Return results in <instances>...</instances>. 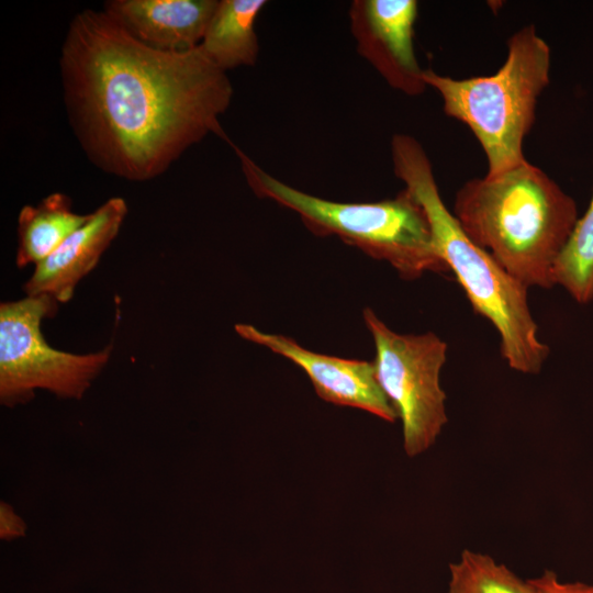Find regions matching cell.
I'll return each mask as SVG.
<instances>
[{
  "label": "cell",
  "mask_w": 593,
  "mask_h": 593,
  "mask_svg": "<svg viewBox=\"0 0 593 593\" xmlns=\"http://www.w3.org/2000/svg\"><path fill=\"white\" fill-rule=\"evenodd\" d=\"M415 0H355L349 8L356 48L393 89L419 96L427 88L414 51Z\"/></svg>",
  "instance_id": "cell-8"
},
{
  "label": "cell",
  "mask_w": 593,
  "mask_h": 593,
  "mask_svg": "<svg viewBox=\"0 0 593 593\" xmlns=\"http://www.w3.org/2000/svg\"><path fill=\"white\" fill-rule=\"evenodd\" d=\"M59 303L52 296L25 295L0 304V400L14 406L33 399L35 389L80 399L111 358L112 345L89 354L63 351L47 344L44 318Z\"/></svg>",
  "instance_id": "cell-6"
},
{
  "label": "cell",
  "mask_w": 593,
  "mask_h": 593,
  "mask_svg": "<svg viewBox=\"0 0 593 593\" xmlns=\"http://www.w3.org/2000/svg\"><path fill=\"white\" fill-rule=\"evenodd\" d=\"M265 0H220L209 22L200 47L223 71L254 66L259 43L255 23Z\"/></svg>",
  "instance_id": "cell-12"
},
{
  "label": "cell",
  "mask_w": 593,
  "mask_h": 593,
  "mask_svg": "<svg viewBox=\"0 0 593 593\" xmlns=\"http://www.w3.org/2000/svg\"><path fill=\"white\" fill-rule=\"evenodd\" d=\"M219 0H111L104 12L141 43L163 52L197 48Z\"/></svg>",
  "instance_id": "cell-11"
},
{
  "label": "cell",
  "mask_w": 593,
  "mask_h": 593,
  "mask_svg": "<svg viewBox=\"0 0 593 593\" xmlns=\"http://www.w3.org/2000/svg\"><path fill=\"white\" fill-rule=\"evenodd\" d=\"M538 593H593V585L581 582L561 583L556 573L546 570L539 578L530 579Z\"/></svg>",
  "instance_id": "cell-16"
},
{
  "label": "cell",
  "mask_w": 593,
  "mask_h": 593,
  "mask_svg": "<svg viewBox=\"0 0 593 593\" xmlns=\"http://www.w3.org/2000/svg\"><path fill=\"white\" fill-rule=\"evenodd\" d=\"M452 214L465 233L525 287L549 289L577 221L573 199L527 160L466 181Z\"/></svg>",
  "instance_id": "cell-2"
},
{
  "label": "cell",
  "mask_w": 593,
  "mask_h": 593,
  "mask_svg": "<svg viewBox=\"0 0 593 593\" xmlns=\"http://www.w3.org/2000/svg\"><path fill=\"white\" fill-rule=\"evenodd\" d=\"M23 523L13 514L7 504L1 506V535L2 538L20 536L23 532Z\"/></svg>",
  "instance_id": "cell-17"
},
{
  "label": "cell",
  "mask_w": 593,
  "mask_h": 593,
  "mask_svg": "<svg viewBox=\"0 0 593 593\" xmlns=\"http://www.w3.org/2000/svg\"><path fill=\"white\" fill-rule=\"evenodd\" d=\"M551 53L533 24L507 40L503 65L491 76L455 79L424 69L427 87L436 90L446 115L466 124L482 147L488 176L527 160L524 139L536 119L538 98L549 83Z\"/></svg>",
  "instance_id": "cell-4"
},
{
  "label": "cell",
  "mask_w": 593,
  "mask_h": 593,
  "mask_svg": "<svg viewBox=\"0 0 593 593\" xmlns=\"http://www.w3.org/2000/svg\"><path fill=\"white\" fill-rule=\"evenodd\" d=\"M235 332L295 363L322 400L367 411L387 422L396 421L398 414L377 380L373 362L314 353L288 336L266 333L250 324H236Z\"/></svg>",
  "instance_id": "cell-9"
},
{
  "label": "cell",
  "mask_w": 593,
  "mask_h": 593,
  "mask_svg": "<svg viewBox=\"0 0 593 593\" xmlns=\"http://www.w3.org/2000/svg\"><path fill=\"white\" fill-rule=\"evenodd\" d=\"M89 216L74 212L70 198L60 192L45 197L36 205H24L18 216L16 266H35L45 259Z\"/></svg>",
  "instance_id": "cell-13"
},
{
  "label": "cell",
  "mask_w": 593,
  "mask_h": 593,
  "mask_svg": "<svg viewBox=\"0 0 593 593\" xmlns=\"http://www.w3.org/2000/svg\"><path fill=\"white\" fill-rule=\"evenodd\" d=\"M372 335L377 380L402 422L403 446L410 457L428 449L448 422L440 371L448 346L433 332L399 334L366 307Z\"/></svg>",
  "instance_id": "cell-7"
},
{
  "label": "cell",
  "mask_w": 593,
  "mask_h": 593,
  "mask_svg": "<svg viewBox=\"0 0 593 593\" xmlns=\"http://www.w3.org/2000/svg\"><path fill=\"white\" fill-rule=\"evenodd\" d=\"M127 206L111 198L72 232L49 256L35 265L23 284L25 295H49L59 304L69 302L78 283L98 265L119 234Z\"/></svg>",
  "instance_id": "cell-10"
},
{
  "label": "cell",
  "mask_w": 593,
  "mask_h": 593,
  "mask_svg": "<svg viewBox=\"0 0 593 593\" xmlns=\"http://www.w3.org/2000/svg\"><path fill=\"white\" fill-rule=\"evenodd\" d=\"M552 281L580 304L593 299V192L553 266Z\"/></svg>",
  "instance_id": "cell-14"
},
{
  "label": "cell",
  "mask_w": 593,
  "mask_h": 593,
  "mask_svg": "<svg viewBox=\"0 0 593 593\" xmlns=\"http://www.w3.org/2000/svg\"><path fill=\"white\" fill-rule=\"evenodd\" d=\"M391 158L394 175L427 216L438 256L456 276L474 312L496 329L502 358L515 371L538 373L550 348L538 336L528 288L465 233L443 202L432 163L416 138L394 134Z\"/></svg>",
  "instance_id": "cell-3"
},
{
  "label": "cell",
  "mask_w": 593,
  "mask_h": 593,
  "mask_svg": "<svg viewBox=\"0 0 593 593\" xmlns=\"http://www.w3.org/2000/svg\"><path fill=\"white\" fill-rule=\"evenodd\" d=\"M253 192L295 212L318 236H337L370 257L389 262L403 279L427 271H449L438 256L421 204L406 189L378 202H335L295 189L275 178L233 145Z\"/></svg>",
  "instance_id": "cell-5"
},
{
  "label": "cell",
  "mask_w": 593,
  "mask_h": 593,
  "mask_svg": "<svg viewBox=\"0 0 593 593\" xmlns=\"http://www.w3.org/2000/svg\"><path fill=\"white\" fill-rule=\"evenodd\" d=\"M60 69L75 132L110 174L148 180L209 134L230 143L219 119L233 87L200 46L158 51L104 11L85 10L70 22Z\"/></svg>",
  "instance_id": "cell-1"
},
{
  "label": "cell",
  "mask_w": 593,
  "mask_h": 593,
  "mask_svg": "<svg viewBox=\"0 0 593 593\" xmlns=\"http://www.w3.org/2000/svg\"><path fill=\"white\" fill-rule=\"evenodd\" d=\"M449 569L448 593H538L530 580L524 581L490 556L468 549Z\"/></svg>",
  "instance_id": "cell-15"
}]
</instances>
